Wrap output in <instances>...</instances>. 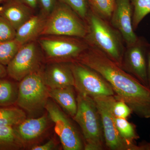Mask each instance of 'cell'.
Returning <instances> with one entry per match:
<instances>
[{
	"label": "cell",
	"mask_w": 150,
	"mask_h": 150,
	"mask_svg": "<svg viewBox=\"0 0 150 150\" xmlns=\"http://www.w3.org/2000/svg\"><path fill=\"white\" fill-rule=\"evenodd\" d=\"M75 62L99 73L110 84L115 98L127 103L137 116L150 118V88L101 51L89 45Z\"/></svg>",
	"instance_id": "1"
},
{
	"label": "cell",
	"mask_w": 150,
	"mask_h": 150,
	"mask_svg": "<svg viewBox=\"0 0 150 150\" xmlns=\"http://www.w3.org/2000/svg\"><path fill=\"white\" fill-rule=\"evenodd\" d=\"M85 40L121 67L126 45L120 33L90 10L86 18Z\"/></svg>",
	"instance_id": "2"
},
{
	"label": "cell",
	"mask_w": 150,
	"mask_h": 150,
	"mask_svg": "<svg viewBox=\"0 0 150 150\" xmlns=\"http://www.w3.org/2000/svg\"><path fill=\"white\" fill-rule=\"evenodd\" d=\"M77 109L74 120L80 127L84 138L83 150H103L105 148L102 121L92 98L78 93Z\"/></svg>",
	"instance_id": "3"
},
{
	"label": "cell",
	"mask_w": 150,
	"mask_h": 150,
	"mask_svg": "<svg viewBox=\"0 0 150 150\" xmlns=\"http://www.w3.org/2000/svg\"><path fill=\"white\" fill-rule=\"evenodd\" d=\"M87 27L83 19L70 7L57 0L46 17L41 35H62L84 38Z\"/></svg>",
	"instance_id": "4"
},
{
	"label": "cell",
	"mask_w": 150,
	"mask_h": 150,
	"mask_svg": "<svg viewBox=\"0 0 150 150\" xmlns=\"http://www.w3.org/2000/svg\"><path fill=\"white\" fill-rule=\"evenodd\" d=\"M38 43L48 59L65 63L75 62L89 46L84 38L62 35H41Z\"/></svg>",
	"instance_id": "5"
},
{
	"label": "cell",
	"mask_w": 150,
	"mask_h": 150,
	"mask_svg": "<svg viewBox=\"0 0 150 150\" xmlns=\"http://www.w3.org/2000/svg\"><path fill=\"white\" fill-rule=\"evenodd\" d=\"M49 90L44 81L43 72L38 70L20 81L17 104L29 112L40 110L45 108L49 97Z\"/></svg>",
	"instance_id": "6"
},
{
	"label": "cell",
	"mask_w": 150,
	"mask_h": 150,
	"mask_svg": "<svg viewBox=\"0 0 150 150\" xmlns=\"http://www.w3.org/2000/svg\"><path fill=\"white\" fill-rule=\"evenodd\" d=\"M78 93L91 98L115 95L110 84L99 73L77 62L70 63Z\"/></svg>",
	"instance_id": "7"
},
{
	"label": "cell",
	"mask_w": 150,
	"mask_h": 150,
	"mask_svg": "<svg viewBox=\"0 0 150 150\" xmlns=\"http://www.w3.org/2000/svg\"><path fill=\"white\" fill-rule=\"evenodd\" d=\"M93 98L101 118L105 148L110 150H138V145L127 143L118 133L112 110L115 100L114 95Z\"/></svg>",
	"instance_id": "8"
},
{
	"label": "cell",
	"mask_w": 150,
	"mask_h": 150,
	"mask_svg": "<svg viewBox=\"0 0 150 150\" xmlns=\"http://www.w3.org/2000/svg\"><path fill=\"white\" fill-rule=\"evenodd\" d=\"M41 60L40 46L35 41L23 44L7 66L8 76L20 81L26 76L40 69Z\"/></svg>",
	"instance_id": "9"
},
{
	"label": "cell",
	"mask_w": 150,
	"mask_h": 150,
	"mask_svg": "<svg viewBox=\"0 0 150 150\" xmlns=\"http://www.w3.org/2000/svg\"><path fill=\"white\" fill-rule=\"evenodd\" d=\"M64 150L83 149L81 139L69 118L56 103L48 99L45 106Z\"/></svg>",
	"instance_id": "10"
},
{
	"label": "cell",
	"mask_w": 150,
	"mask_h": 150,
	"mask_svg": "<svg viewBox=\"0 0 150 150\" xmlns=\"http://www.w3.org/2000/svg\"><path fill=\"white\" fill-rule=\"evenodd\" d=\"M149 42L143 37L126 46L121 67L144 85L148 86L147 51Z\"/></svg>",
	"instance_id": "11"
},
{
	"label": "cell",
	"mask_w": 150,
	"mask_h": 150,
	"mask_svg": "<svg viewBox=\"0 0 150 150\" xmlns=\"http://www.w3.org/2000/svg\"><path fill=\"white\" fill-rule=\"evenodd\" d=\"M110 23L120 33L126 46L137 40L138 36L132 25V9L130 0H116Z\"/></svg>",
	"instance_id": "12"
},
{
	"label": "cell",
	"mask_w": 150,
	"mask_h": 150,
	"mask_svg": "<svg viewBox=\"0 0 150 150\" xmlns=\"http://www.w3.org/2000/svg\"><path fill=\"white\" fill-rule=\"evenodd\" d=\"M43 77L49 89L74 87L75 82L70 63L54 62L43 71Z\"/></svg>",
	"instance_id": "13"
},
{
	"label": "cell",
	"mask_w": 150,
	"mask_h": 150,
	"mask_svg": "<svg viewBox=\"0 0 150 150\" xmlns=\"http://www.w3.org/2000/svg\"><path fill=\"white\" fill-rule=\"evenodd\" d=\"M33 11L21 0H8L0 6V16L16 30L33 15Z\"/></svg>",
	"instance_id": "14"
},
{
	"label": "cell",
	"mask_w": 150,
	"mask_h": 150,
	"mask_svg": "<svg viewBox=\"0 0 150 150\" xmlns=\"http://www.w3.org/2000/svg\"><path fill=\"white\" fill-rule=\"evenodd\" d=\"M46 17L41 14L32 16L16 30L15 39L21 45L35 41L41 35Z\"/></svg>",
	"instance_id": "15"
},
{
	"label": "cell",
	"mask_w": 150,
	"mask_h": 150,
	"mask_svg": "<svg viewBox=\"0 0 150 150\" xmlns=\"http://www.w3.org/2000/svg\"><path fill=\"white\" fill-rule=\"evenodd\" d=\"M48 119L44 115L39 118L25 119L13 128L22 142H28L40 137L47 125Z\"/></svg>",
	"instance_id": "16"
},
{
	"label": "cell",
	"mask_w": 150,
	"mask_h": 150,
	"mask_svg": "<svg viewBox=\"0 0 150 150\" xmlns=\"http://www.w3.org/2000/svg\"><path fill=\"white\" fill-rule=\"evenodd\" d=\"M74 88V87L69 86L49 90V97L56 101L72 118L75 116L77 109Z\"/></svg>",
	"instance_id": "17"
},
{
	"label": "cell",
	"mask_w": 150,
	"mask_h": 150,
	"mask_svg": "<svg viewBox=\"0 0 150 150\" xmlns=\"http://www.w3.org/2000/svg\"><path fill=\"white\" fill-rule=\"evenodd\" d=\"M25 119L26 115L21 108L12 106L0 107V126L13 127Z\"/></svg>",
	"instance_id": "18"
},
{
	"label": "cell",
	"mask_w": 150,
	"mask_h": 150,
	"mask_svg": "<svg viewBox=\"0 0 150 150\" xmlns=\"http://www.w3.org/2000/svg\"><path fill=\"white\" fill-rule=\"evenodd\" d=\"M18 87L5 78L0 80V107L12 106L16 103Z\"/></svg>",
	"instance_id": "19"
},
{
	"label": "cell",
	"mask_w": 150,
	"mask_h": 150,
	"mask_svg": "<svg viewBox=\"0 0 150 150\" xmlns=\"http://www.w3.org/2000/svg\"><path fill=\"white\" fill-rule=\"evenodd\" d=\"M22 145L13 127L0 126V150H17Z\"/></svg>",
	"instance_id": "20"
},
{
	"label": "cell",
	"mask_w": 150,
	"mask_h": 150,
	"mask_svg": "<svg viewBox=\"0 0 150 150\" xmlns=\"http://www.w3.org/2000/svg\"><path fill=\"white\" fill-rule=\"evenodd\" d=\"M115 121L116 128L121 137L127 143L135 144V142L140 138L136 126L134 123L129 122L126 118L115 116Z\"/></svg>",
	"instance_id": "21"
},
{
	"label": "cell",
	"mask_w": 150,
	"mask_h": 150,
	"mask_svg": "<svg viewBox=\"0 0 150 150\" xmlns=\"http://www.w3.org/2000/svg\"><path fill=\"white\" fill-rule=\"evenodd\" d=\"M132 9V25L134 30L143 19L150 13V0H130Z\"/></svg>",
	"instance_id": "22"
},
{
	"label": "cell",
	"mask_w": 150,
	"mask_h": 150,
	"mask_svg": "<svg viewBox=\"0 0 150 150\" xmlns=\"http://www.w3.org/2000/svg\"><path fill=\"white\" fill-rule=\"evenodd\" d=\"M91 10L100 18L110 22L116 0H89Z\"/></svg>",
	"instance_id": "23"
},
{
	"label": "cell",
	"mask_w": 150,
	"mask_h": 150,
	"mask_svg": "<svg viewBox=\"0 0 150 150\" xmlns=\"http://www.w3.org/2000/svg\"><path fill=\"white\" fill-rule=\"evenodd\" d=\"M22 45L15 39L0 42V64L7 66Z\"/></svg>",
	"instance_id": "24"
},
{
	"label": "cell",
	"mask_w": 150,
	"mask_h": 150,
	"mask_svg": "<svg viewBox=\"0 0 150 150\" xmlns=\"http://www.w3.org/2000/svg\"><path fill=\"white\" fill-rule=\"evenodd\" d=\"M72 9L81 18L85 20L90 11L89 0H58Z\"/></svg>",
	"instance_id": "25"
},
{
	"label": "cell",
	"mask_w": 150,
	"mask_h": 150,
	"mask_svg": "<svg viewBox=\"0 0 150 150\" xmlns=\"http://www.w3.org/2000/svg\"><path fill=\"white\" fill-rule=\"evenodd\" d=\"M16 30L8 21L0 16V42L13 40L15 38Z\"/></svg>",
	"instance_id": "26"
},
{
	"label": "cell",
	"mask_w": 150,
	"mask_h": 150,
	"mask_svg": "<svg viewBox=\"0 0 150 150\" xmlns=\"http://www.w3.org/2000/svg\"><path fill=\"white\" fill-rule=\"evenodd\" d=\"M112 110L115 117L126 119L133 112L127 103L121 100L116 99L115 98L112 105Z\"/></svg>",
	"instance_id": "27"
},
{
	"label": "cell",
	"mask_w": 150,
	"mask_h": 150,
	"mask_svg": "<svg viewBox=\"0 0 150 150\" xmlns=\"http://www.w3.org/2000/svg\"><path fill=\"white\" fill-rule=\"evenodd\" d=\"M38 6L40 7L41 13L46 17L53 11L57 0H37Z\"/></svg>",
	"instance_id": "28"
},
{
	"label": "cell",
	"mask_w": 150,
	"mask_h": 150,
	"mask_svg": "<svg viewBox=\"0 0 150 150\" xmlns=\"http://www.w3.org/2000/svg\"><path fill=\"white\" fill-rule=\"evenodd\" d=\"M56 144L54 140H50L43 144L36 146L31 148L32 150H51L55 148Z\"/></svg>",
	"instance_id": "29"
},
{
	"label": "cell",
	"mask_w": 150,
	"mask_h": 150,
	"mask_svg": "<svg viewBox=\"0 0 150 150\" xmlns=\"http://www.w3.org/2000/svg\"><path fill=\"white\" fill-rule=\"evenodd\" d=\"M147 74L148 86L150 88V43H149L147 51Z\"/></svg>",
	"instance_id": "30"
},
{
	"label": "cell",
	"mask_w": 150,
	"mask_h": 150,
	"mask_svg": "<svg viewBox=\"0 0 150 150\" xmlns=\"http://www.w3.org/2000/svg\"><path fill=\"white\" fill-rule=\"evenodd\" d=\"M21 1L33 10L38 7L37 0H21Z\"/></svg>",
	"instance_id": "31"
},
{
	"label": "cell",
	"mask_w": 150,
	"mask_h": 150,
	"mask_svg": "<svg viewBox=\"0 0 150 150\" xmlns=\"http://www.w3.org/2000/svg\"><path fill=\"white\" fill-rule=\"evenodd\" d=\"M138 150H150V136L149 142H142L138 145Z\"/></svg>",
	"instance_id": "32"
},
{
	"label": "cell",
	"mask_w": 150,
	"mask_h": 150,
	"mask_svg": "<svg viewBox=\"0 0 150 150\" xmlns=\"http://www.w3.org/2000/svg\"><path fill=\"white\" fill-rule=\"evenodd\" d=\"M8 76L6 68L5 66L0 64V80L6 78Z\"/></svg>",
	"instance_id": "33"
},
{
	"label": "cell",
	"mask_w": 150,
	"mask_h": 150,
	"mask_svg": "<svg viewBox=\"0 0 150 150\" xmlns=\"http://www.w3.org/2000/svg\"><path fill=\"white\" fill-rule=\"evenodd\" d=\"M8 0H0V4H4V3L6 2Z\"/></svg>",
	"instance_id": "34"
}]
</instances>
